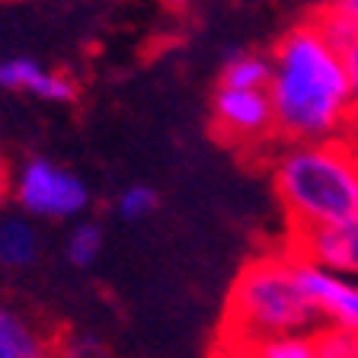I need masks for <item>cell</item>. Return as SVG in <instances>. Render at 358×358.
Returning <instances> with one entry per match:
<instances>
[{
    "mask_svg": "<svg viewBox=\"0 0 358 358\" xmlns=\"http://www.w3.org/2000/svg\"><path fill=\"white\" fill-rule=\"evenodd\" d=\"M268 61V99L275 109V131L285 144L355 141L358 125L343 48L317 16L282 32Z\"/></svg>",
    "mask_w": 358,
    "mask_h": 358,
    "instance_id": "6da1fadb",
    "label": "cell"
},
{
    "mask_svg": "<svg viewBox=\"0 0 358 358\" xmlns=\"http://www.w3.org/2000/svg\"><path fill=\"white\" fill-rule=\"evenodd\" d=\"M272 186L291 237L358 215V141L285 144L272 160Z\"/></svg>",
    "mask_w": 358,
    "mask_h": 358,
    "instance_id": "7a4b0ae2",
    "label": "cell"
},
{
    "mask_svg": "<svg viewBox=\"0 0 358 358\" xmlns=\"http://www.w3.org/2000/svg\"><path fill=\"white\" fill-rule=\"evenodd\" d=\"M317 323L298 282L294 250L262 253L240 268L224 313V345L234 358L278 336L310 333Z\"/></svg>",
    "mask_w": 358,
    "mask_h": 358,
    "instance_id": "3957f363",
    "label": "cell"
},
{
    "mask_svg": "<svg viewBox=\"0 0 358 358\" xmlns=\"http://www.w3.org/2000/svg\"><path fill=\"white\" fill-rule=\"evenodd\" d=\"M13 199L29 221H52V224H74L93 205L87 179L80 173L55 164L48 157H32L16 170L13 176Z\"/></svg>",
    "mask_w": 358,
    "mask_h": 358,
    "instance_id": "277c9868",
    "label": "cell"
},
{
    "mask_svg": "<svg viewBox=\"0 0 358 358\" xmlns=\"http://www.w3.org/2000/svg\"><path fill=\"white\" fill-rule=\"evenodd\" d=\"M211 128L221 141L237 148H259L278 138L268 90H237L217 83L211 96Z\"/></svg>",
    "mask_w": 358,
    "mask_h": 358,
    "instance_id": "5b68a950",
    "label": "cell"
},
{
    "mask_svg": "<svg viewBox=\"0 0 358 358\" xmlns=\"http://www.w3.org/2000/svg\"><path fill=\"white\" fill-rule=\"evenodd\" d=\"M294 268H298V282L317 313V323L358 333V282L339 275V272H329L317 262L301 259L298 253H294Z\"/></svg>",
    "mask_w": 358,
    "mask_h": 358,
    "instance_id": "8992f818",
    "label": "cell"
},
{
    "mask_svg": "<svg viewBox=\"0 0 358 358\" xmlns=\"http://www.w3.org/2000/svg\"><path fill=\"white\" fill-rule=\"evenodd\" d=\"M0 90L7 93H26L36 96L38 103L67 106L77 99V83L58 67H48L29 55H13L0 58Z\"/></svg>",
    "mask_w": 358,
    "mask_h": 358,
    "instance_id": "52a82bcc",
    "label": "cell"
},
{
    "mask_svg": "<svg viewBox=\"0 0 358 358\" xmlns=\"http://www.w3.org/2000/svg\"><path fill=\"white\" fill-rule=\"evenodd\" d=\"M291 250L307 262L339 272L345 278H358V215L352 221L307 231L291 237Z\"/></svg>",
    "mask_w": 358,
    "mask_h": 358,
    "instance_id": "ba28073f",
    "label": "cell"
},
{
    "mask_svg": "<svg viewBox=\"0 0 358 358\" xmlns=\"http://www.w3.org/2000/svg\"><path fill=\"white\" fill-rule=\"evenodd\" d=\"M42 253V237L29 217H0V268H26Z\"/></svg>",
    "mask_w": 358,
    "mask_h": 358,
    "instance_id": "9c48e42d",
    "label": "cell"
},
{
    "mask_svg": "<svg viewBox=\"0 0 358 358\" xmlns=\"http://www.w3.org/2000/svg\"><path fill=\"white\" fill-rule=\"evenodd\" d=\"M0 358H52L32 323L0 301Z\"/></svg>",
    "mask_w": 358,
    "mask_h": 358,
    "instance_id": "30bf717a",
    "label": "cell"
},
{
    "mask_svg": "<svg viewBox=\"0 0 358 358\" xmlns=\"http://www.w3.org/2000/svg\"><path fill=\"white\" fill-rule=\"evenodd\" d=\"M268 77H272V61H268V55L240 52L224 61L217 83H221V87H237V90H268Z\"/></svg>",
    "mask_w": 358,
    "mask_h": 358,
    "instance_id": "8fae6325",
    "label": "cell"
},
{
    "mask_svg": "<svg viewBox=\"0 0 358 358\" xmlns=\"http://www.w3.org/2000/svg\"><path fill=\"white\" fill-rule=\"evenodd\" d=\"M103 246H106V234L96 221H74L67 227V237H64V259L71 262L74 268H90L96 266V259L103 256Z\"/></svg>",
    "mask_w": 358,
    "mask_h": 358,
    "instance_id": "7c38bea8",
    "label": "cell"
},
{
    "mask_svg": "<svg viewBox=\"0 0 358 358\" xmlns=\"http://www.w3.org/2000/svg\"><path fill=\"white\" fill-rule=\"evenodd\" d=\"M317 20L329 32V38L343 48L345 42L358 38V0H327Z\"/></svg>",
    "mask_w": 358,
    "mask_h": 358,
    "instance_id": "4fadbf2b",
    "label": "cell"
},
{
    "mask_svg": "<svg viewBox=\"0 0 358 358\" xmlns=\"http://www.w3.org/2000/svg\"><path fill=\"white\" fill-rule=\"evenodd\" d=\"M237 358H320V352H317L313 333H298V336H278V339L259 343L253 349L240 352Z\"/></svg>",
    "mask_w": 358,
    "mask_h": 358,
    "instance_id": "5bb4252c",
    "label": "cell"
},
{
    "mask_svg": "<svg viewBox=\"0 0 358 358\" xmlns=\"http://www.w3.org/2000/svg\"><path fill=\"white\" fill-rule=\"evenodd\" d=\"M157 192L150 186H141V182H134V186H125L119 195H115V217L125 224H138V221H148L150 215L157 211Z\"/></svg>",
    "mask_w": 358,
    "mask_h": 358,
    "instance_id": "9a60e30c",
    "label": "cell"
},
{
    "mask_svg": "<svg viewBox=\"0 0 358 358\" xmlns=\"http://www.w3.org/2000/svg\"><path fill=\"white\" fill-rule=\"evenodd\" d=\"M313 339H317V352H320V358H358V333L320 327L317 333H313Z\"/></svg>",
    "mask_w": 358,
    "mask_h": 358,
    "instance_id": "2e32d148",
    "label": "cell"
},
{
    "mask_svg": "<svg viewBox=\"0 0 358 358\" xmlns=\"http://www.w3.org/2000/svg\"><path fill=\"white\" fill-rule=\"evenodd\" d=\"M343 61H345V77H349L352 112H355V125H358V38L343 45Z\"/></svg>",
    "mask_w": 358,
    "mask_h": 358,
    "instance_id": "e0dca14e",
    "label": "cell"
},
{
    "mask_svg": "<svg viewBox=\"0 0 358 358\" xmlns=\"http://www.w3.org/2000/svg\"><path fill=\"white\" fill-rule=\"evenodd\" d=\"M64 358H109V355H106L99 339H93V336H74L64 349Z\"/></svg>",
    "mask_w": 358,
    "mask_h": 358,
    "instance_id": "ac0fdd59",
    "label": "cell"
},
{
    "mask_svg": "<svg viewBox=\"0 0 358 358\" xmlns=\"http://www.w3.org/2000/svg\"><path fill=\"white\" fill-rule=\"evenodd\" d=\"M164 3H166L170 10H186L189 3H192V0H164Z\"/></svg>",
    "mask_w": 358,
    "mask_h": 358,
    "instance_id": "d6986e66",
    "label": "cell"
},
{
    "mask_svg": "<svg viewBox=\"0 0 358 358\" xmlns=\"http://www.w3.org/2000/svg\"><path fill=\"white\" fill-rule=\"evenodd\" d=\"M355 141H358V138H355Z\"/></svg>",
    "mask_w": 358,
    "mask_h": 358,
    "instance_id": "ffe728a7",
    "label": "cell"
}]
</instances>
